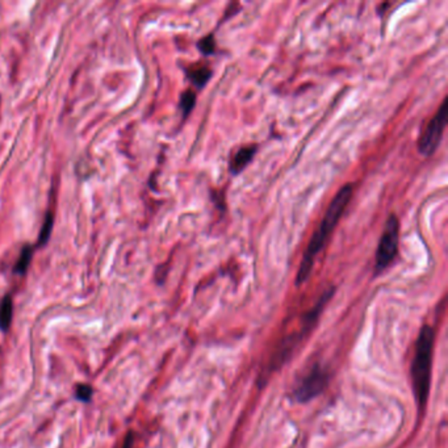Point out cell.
<instances>
[{"label":"cell","mask_w":448,"mask_h":448,"mask_svg":"<svg viewBox=\"0 0 448 448\" xmlns=\"http://www.w3.org/2000/svg\"><path fill=\"white\" fill-rule=\"evenodd\" d=\"M352 192H354L352 184H346L344 187L338 191V194L335 195L333 201L329 205L324 220L321 221V225L318 227L314 236L312 237L309 244L305 250V254L302 257L300 269H299L297 277H296L297 285L305 283L308 280V277H310V272L314 266V261H316L318 254L321 253V250L325 247L326 242L332 236L337 224L341 220L343 213L350 203Z\"/></svg>","instance_id":"obj_1"},{"label":"cell","mask_w":448,"mask_h":448,"mask_svg":"<svg viewBox=\"0 0 448 448\" xmlns=\"http://www.w3.org/2000/svg\"><path fill=\"white\" fill-rule=\"evenodd\" d=\"M434 330L430 326H424L418 335L416 352L412 364L413 389L416 394L417 405L424 410L429 399L430 380H432V350H434Z\"/></svg>","instance_id":"obj_2"},{"label":"cell","mask_w":448,"mask_h":448,"mask_svg":"<svg viewBox=\"0 0 448 448\" xmlns=\"http://www.w3.org/2000/svg\"><path fill=\"white\" fill-rule=\"evenodd\" d=\"M399 221L396 214H391L384 227L383 234L376 252V274H380L391 264L399 252Z\"/></svg>","instance_id":"obj_3"},{"label":"cell","mask_w":448,"mask_h":448,"mask_svg":"<svg viewBox=\"0 0 448 448\" xmlns=\"http://www.w3.org/2000/svg\"><path fill=\"white\" fill-rule=\"evenodd\" d=\"M447 99L443 100L438 112L427 124L422 137L418 142V150L424 156H430L437 151L439 146L443 133L447 125Z\"/></svg>","instance_id":"obj_4"},{"label":"cell","mask_w":448,"mask_h":448,"mask_svg":"<svg viewBox=\"0 0 448 448\" xmlns=\"http://www.w3.org/2000/svg\"><path fill=\"white\" fill-rule=\"evenodd\" d=\"M327 385V374L321 367H313L307 375L297 383L294 391V397L299 402H308L317 397Z\"/></svg>","instance_id":"obj_5"},{"label":"cell","mask_w":448,"mask_h":448,"mask_svg":"<svg viewBox=\"0 0 448 448\" xmlns=\"http://www.w3.org/2000/svg\"><path fill=\"white\" fill-rule=\"evenodd\" d=\"M257 150H258L257 146L241 147L230 161V164H229L230 172L233 175H237L244 171L246 166L253 161V156L257 153Z\"/></svg>","instance_id":"obj_6"},{"label":"cell","mask_w":448,"mask_h":448,"mask_svg":"<svg viewBox=\"0 0 448 448\" xmlns=\"http://www.w3.org/2000/svg\"><path fill=\"white\" fill-rule=\"evenodd\" d=\"M188 79L194 83L197 89H203L212 76L211 67L206 65H192L186 69Z\"/></svg>","instance_id":"obj_7"},{"label":"cell","mask_w":448,"mask_h":448,"mask_svg":"<svg viewBox=\"0 0 448 448\" xmlns=\"http://www.w3.org/2000/svg\"><path fill=\"white\" fill-rule=\"evenodd\" d=\"M14 317V302L11 294H6L0 300V330L1 332H9Z\"/></svg>","instance_id":"obj_8"},{"label":"cell","mask_w":448,"mask_h":448,"mask_svg":"<svg viewBox=\"0 0 448 448\" xmlns=\"http://www.w3.org/2000/svg\"><path fill=\"white\" fill-rule=\"evenodd\" d=\"M33 257V247L31 244H25L24 247L21 249L20 255H19V259H17L16 264H15V269L14 272L17 275H24L26 272V269L31 264Z\"/></svg>","instance_id":"obj_9"},{"label":"cell","mask_w":448,"mask_h":448,"mask_svg":"<svg viewBox=\"0 0 448 448\" xmlns=\"http://www.w3.org/2000/svg\"><path fill=\"white\" fill-rule=\"evenodd\" d=\"M196 104V94L192 90L184 91L180 96V109L183 116L187 117L189 112L194 109Z\"/></svg>","instance_id":"obj_10"},{"label":"cell","mask_w":448,"mask_h":448,"mask_svg":"<svg viewBox=\"0 0 448 448\" xmlns=\"http://www.w3.org/2000/svg\"><path fill=\"white\" fill-rule=\"evenodd\" d=\"M53 224H54V219H53V214L48 213L45 220H44V225L41 228L40 237H39V246L46 244L48 239H49L50 234H51V230H53Z\"/></svg>","instance_id":"obj_11"},{"label":"cell","mask_w":448,"mask_h":448,"mask_svg":"<svg viewBox=\"0 0 448 448\" xmlns=\"http://www.w3.org/2000/svg\"><path fill=\"white\" fill-rule=\"evenodd\" d=\"M94 396V389L89 384H78L75 387V397L81 402H90Z\"/></svg>","instance_id":"obj_12"},{"label":"cell","mask_w":448,"mask_h":448,"mask_svg":"<svg viewBox=\"0 0 448 448\" xmlns=\"http://www.w3.org/2000/svg\"><path fill=\"white\" fill-rule=\"evenodd\" d=\"M197 48L203 53V54H213L214 50H216V44H214V39H213V34L209 36H205L201 40L197 42Z\"/></svg>","instance_id":"obj_13"},{"label":"cell","mask_w":448,"mask_h":448,"mask_svg":"<svg viewBox=\"0 0 448 448\" xmlns=\"http://www.w3.org/2000/svg\"><path fill=\"white\" fill-rule=\"evenodd\" d=\"M133 444H134V432H129L125 435L121 448H133Z\"/></svg>","instance_id":"obj_14"}]
</instances>
